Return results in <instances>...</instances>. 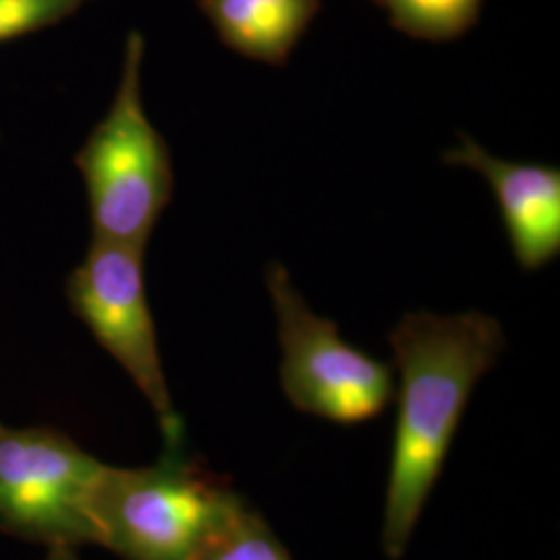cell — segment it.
I'll return each mask as SVG.
<instances>
[{"instance_id": "ba28073f", "label": "cell", "mask_w": 560, "mask_h": 560, "mask_svg": "<svg viewBox=\"0 0 560 560\" xmlns=\"http://www.w3.org/2000/svg\"><path fill=\"white\" fill-rule=\"evenodd\" d=\"M222 44L241 57L284 67L322 11V0H198Z\"/></svg>"}, {"instance_id": "7a4b0ae2", "label": "cell", "mask_w": 560, "mask_h": 560, "mask_svg": "<svg viewBox=\"0 0 560 560\" xmlns=\"http://www.w3.org/2000/svg\"><path fill=\"white\" fill-rule=\"evenodd\" d=\"M243 502L221 478L164 444L145 467L104 465L92 494L98 546L122 560H191Z\"/></svg>"}, {"instance_id": "5b68a950", "label": "cell", "mask_w": 560, "mask_h": 560, "mask_svg": "<svg viewBox=\"0 0 560 560\" xmlns=\"http://www.w3.org/2000/svg\"><path fill=\"white\" fill-rule=\"evenodd\" d=\"M106 463L57 428L0 423V532L52 546H98L92 494Z\"/></svg>"}, {"instance_id": "9c48e42d", "label": "cell", "mask_w": 560, "mask_h": 560, "mask_svg": "<svg viewBox=\"0 0 560 560\" xmlns=\"http://www.w3.org/2000/svg\"><path fill=\"white\" fill-rule=\"evenodd\" d=\"M390 18V25L409 38L457 40L480 20L483 0H372Z\"/></svg>"}, {"instance_id": "277c9868", "label": "cell", "mask_w": 560, "mask_h": 560, "mask_svg": "<svg viewBox=\"0 0 560 560\" xmlns=\"http://www.w3.org/2000/svg\"><path fill=\"white\" fill-rule=\"evenodd\" d=\"M266 287L277 314L280 386L310 416L353 425L378 418L395 399L393 363L365 355L339 335V326L312 312L280 261H268Z\"/></svg>"}, {"instance_id": "8992f818", "label": "cell", "mask_w": 560, "mask_h": 560, "mask_svg": "<svg viewBox=\"0 0 560 560\" xmlns=\"http://www.w3.org/2000/svg\"><path fill=\"white\" fill-rule=\"evenodd\" d=\"M145 249L92 240L65 280L71 312L140 388L161 423L164 444L183 442V421L162 368L156 324L145 293Z\"/></svg>"}, {"instance_id": "8fae6325", "label": "cell", "mask_w": 560, "mask_h": 560, "mask_svg": "<svg viewBox=\"0 0 560 560\" xmlns=\"http://www.w3.org/2000/svg\"><path fill=\"white\" fill-rule=\"evenodd\" d=\"M92 0H0V44L75 15Z\"/></svg>"}, {"instance_id": "3957f363", "label": "cell", "mask_w": 560, "mask_h": 560, "mask_svg": "<svg viewBox=\"0 0 560 560\" xmlns=\"http://www.w3.org/2000/svg\"><path fill=\"white\" fill-rule=\"evenodd\" d=\"M143 36L131 32L113 104L75 154L94 240L140 249L148 247L175 189L168 143L143 108Z\"/></svg>"}, {"instance_id": "6da1fadb", "label": "cell", "mask_w": 560, "mask_h": 560, "mask_svg": "<svg viewBox=\"0 0 560 560\" xmlns=\"http://www.w3.org/2000/svg\"><path fill=\"white\" fill-rule=\"evenodd\" d=\"M399 407L386 486L382 550L405 557L476 384L504 351L501 322L478 310L407 312L390 330Z\"/></svg>"}, {"instance_id": "30bf717a", "label": "cell", "mask_w": 560, "mask_h": 560, "mask_svg": "<svg viewBox=\"0 0 560 560\" xmlns=\"http://www.w3.org/2000/svg\"><path fill=\"white\" fill-rule=\"evenodd\" d=\"M191 560H293L260 511L243 501Z\"/></svg>"}, {"instance_id": "7c38bea8", "label": "cell", "mask_w": 560, "mask_h": 560, "mask_svg": "<svg viewBox=\"0 0 560 560\" xmlns=\"http://www.w3.org/2000/svg\"><path fill=\"white\" fill-rule=\"evenodd\" d=\"M46 560H80V557H78V548L52 546V548H48Z\"/></svg>"}, {"instance_id": "52a82bcc", "label": "cell", "mask_w": 560, "mask_h": 560, "mask_svg": "<svg viewBox=\"0 0 560 560\" xmlns=\"http://www.w3.org/2000/svg\"><path fill=\"white\" fill-rule=\"evenodd\" d=\"M442 162L480 173L501 210L513 256L523 270L536 272L560 254V168L502 161L460 133V143Z\"/></svg>"}]
</instances>
